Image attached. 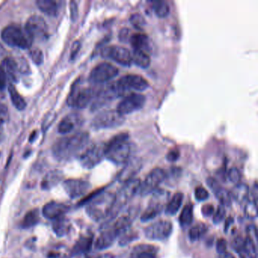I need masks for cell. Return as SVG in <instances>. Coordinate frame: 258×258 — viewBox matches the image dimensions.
Returning <instances> with one entry per match:
<instances>
[{"instance_id":"4","label":"cell","mask_w":258,"mask_h":258,"mask_svg":"<svg viewBox=\"0 0 258 258\" xmlns=\"http://www.w3.org/2000/svg\"><path fill=\"white\" fill-rule=\"evenodd\" d=\"M97 91L92 87H82L81 80H78L72 86V90L68 97V104L72 108H86L92 102Z\"/></svg>"},{"instance_id":"33","label":"cell","mask_w":258,"mask_h":258,"mask_svg":"<svg viewBox=\"0 0 258 258\" xmlns=\"http://www.w3.org/2000/svg\"><path fill=\"white\" fill-rule=\"evenodd\" d=\"M52 228H53L54 232L58 236H64L69 232L71 225L69 220L62 216L59 218L54 220Z\"/></svg>"},{"instance_id":"31","label":"cell","mask_w":258,"mask_h":258,"mask_svg":"<svg viewBox=\"0 0 258 258\" xmlns=\"http://www.w3.org/2000/svg\"><path fill=\"white\" fill-rule=\"evenodd\" d=\"M132 56V62L141 69H147L151 64L150 56L146 52L134 49Z\"/></svg>"},{"instance_id":"14","label":"cell","mask_w":258,"mask_h":258,"mask_svg":"<svg viewBox=\"0 0 258 258\" xmlns=\"http://www.w3.org/2000/svg\"><path fill=\"white\" fill-rule=\"evenodd\" d=\"M146 99L144 95L133 93L123 98L117 105L116 111L124 116L140 111L144 107Z\"/></svg>"},{"instance_id":"16","label":"cell","mask_w":258,"mask_h":258,"mask_svg":"<svg viewBox=\"0 0 258 258\" xmlns=\"http://www.w3.org/2000/svg\"><path fill=\"white\" fill-rule=\"evenodd\" d=\"M102 56L109 58L120 66L130 67L132 63V56L129 49L123 46H110L104 48L102 50Z\"/></svg>"},{"instance_id":"37","label":"cell","mask_w":258,"mask_h":258,"mask_svg":"<svg viewBox=\"0 0 258 258\" xmlns=\"http://www.w3.org/2000/svg\"><path fill=\"white\" fill-rule=\"evenodd\" d=\"M61 172L57 171V170L50 172L46 175V177L43 179V182H42V186L45 189H49V188H52L53 185H55V184L58 183L61 179Z\"/></svg>"},{"instance_id":"42","label":"cell","mask_w":258,"mask_h":258,"mask_svg":"<svg viewBox=\"0 0 258 258\" xmlns=\"http://www.w3.org/2000/svg\"><path fill=\"white\" fill-rule=\"evenodd\" d=\"M30 56H31V59L33 60L34 63L37 66H40L43 63V54L40 49H31L30 51Z\"/></svg>"},{"instance_id":"5","label":"cell","mask_w":258,"mask_h":258,"mask_svg":"<svg viewBox=\"0 0 258 258\" xmlns=\"http://www.w3.org/2000/svg\"><path fill=\"white\" fill-rule=\"evenodd\" d=\"M2 39L12 47L28 49L32 45L33 40L25 29L18 25H10L2 31Z\"/></svg>"},{"instance_id":"41","label":"cell","mask_w":258,"mask_h":258,"mask_svg":"<svg viewBox=\"0 0 258 258\" xmlns=\"http://www.w3.org/2000/svg\"><path fill=\"white\" fill-rule=\"evenodd\" d=\"M256 202L257 201L252 199L251 200L247 201V204L244 208V213L245 215L248 218L254 219L256 217Z\"/></svg>"},{"instance_id":"27","label":"cell","mask_w":258,"mask_h":258,"mask_svg":"<svg viewBox=\"0 0 258 258\" xmlns=\"http://www.w3.org/2000/svg\"><path fill=\"white\" fill-rule=\"evenodd\" d=\"M135 214L133 211H129L116 219L112 227L118 232L119 235L130 229L135 218Z\"/></svg>"},{"instance_id":"34","label":"cell","mask_w":258,"mask_h":258,"mask_svg":"<svg viewBox=\"0 0 258 258\" xmlns=\"http://www.w3.org/2000/svg\"><path fill=\"white\" fill-rule=\"evenodd\" d=\"M151 4L152 10L158 17L163 19L167 17L170 13V7L164 0H155L152 1Z\"/></svg>"},{"instance_id":"48","label":"cell","mask_w":258,"mask_h":258,"mask_svg":"<svg viewBox=\"0 0 258 258\" xmlns=\"http://www.w3.org/2000/svg\"><path fill=\"white\" fill-rule=\"evenodd\" d=\"M132 33L131 30L127 28H122L119 33L118 38L122 43H128L131 39Z\"/></svg>"},{"instance_id":"20","label":"cell","mask_w":258,"mask_h":258,"mask_svg":"<svg viewBox=\"0 0 258 258\" xmlns=\"http://www.w3.org/2000/svg\"><path fill=\"white\" fill-rule=\"evenodd\" d=\"M118 236V232L114 228L105 229L96 240L95 247L99 250H105L114 244Z\"/></svg>"},{"instance_id":"26","label":"cell","mask_w":258,"mask_h":258,"mask_svg":"<svg viewBox=\"0 0 258 258\" xmlns=\"http://www.w3.org/2000/svg\"><path fill=\"white\" fill-rule=\"evenodd\" d=\"M81 118L78 114H70L66 116L58 126V131L61 134H70L77 126L81 123Z\"/></svg>"},{"instance_id":"24","label":"cell","mask_w":258,"mask_h":258,"mask_svg":"<svg viewBox=\"0 0 258 258\" xmlns=\"http://www.w3.org/2000/svg\"><path fill=\"white\" fill-rule=\"evenodd\" d=\"M129 42L135 50L143 51L146 53L150 52V39L146 34H143V33L132 34Z\"/></svg>"},{"instance_id":"44","label":"cell","mask_w":258,"mask_h":258,"mask_svg":"<svg viewBox=\"0 0 258 258\" xmlns=\"http://www.w3.org/2000/svg\"><path fill=\"white\" fill-rule=\"evenodd\" d=\"M225 216H226V210H225L224 207L220 205L217 208L216 212L214 213V216H213V222L215 224H218L222 220L224 219Z\"/></svg>"},{"instance_id":"19","label":"cell","mask_w":258,"mask_h":258,"mask_svg":"<svg viewBox=\"0 0 258 258\" xmlns=\"http://www.w3.org/2000/svg\"><path fill=\"white\" fill-rule=\"evenodd\" d=\"M207 184H208L209 188L212 190L213 192L214 193L216 198L218 199L222 206H230L232 199L230 192L228 190L220 186L217 181L213 179V178H208V180H207Z\"/></svg>"},{"instance_id":"51","label":"cell","mask_w":258,"mask_h":258,"mask_svg":"<svg viewBox=\"0 0 258 258\" xmlns=\"http://www.w3.org/2000/svg\"><path fill=\"white\" fill-rule=\"evenodd\" d=\"M8 115V108H7V105L0 102V122L7 120Z\"/></svg>"},{"instance_id":"12","label":"cell","mask_w":258,"mask_h":258,"mask_svg":"<svg viewBox=\"0 0 258 258\" xmlns=\"http://www.w3.org/2000/svg\"><path fill=\"white\" fill-rule=\"evenodd\" d=\"M118 73V69L115 66L108 62H102L92 70L89 79L93 84H105L116 78Z\"/></svg>"},{"instance_id":"38","label":"cell","mask_w":258,"mask_h":258,"mask_svg":"<svg viewBox=\"0 0 258 258\" xmlns=\"http://www.w3.org/2000/svg\"><path fill=\"white\" fill-rule=\"evenodd\" d=\"M39 220H40V215H39L38 210H32L25 215L22 223V227L26 228V229L33 227L37 224Z\"/></svg>"},{"instance_id":"56","label":"cell","mask_w":258,"mask_h":258,"mask_svg":"<svg viewBox=\"0 0 258 258\" xmlns=\"http://www.w3.org/2000/svg\"><path fill=\"white\" fill-rule=\"evenodd\" d=\"M71 16H72V21H74V22L76 21V19H78V6H77L76 3L75 2L71 3Z\"/></svg>"},{"instance_id":"47","label":"cell","mask_w":258,"mask_h":258,"mask_svg":"<svg viewBox=\"0 0 258 258\" xmlns=\"http://www.w3.org/2000/svg\"><path fill=\"white\" fill-rule=\"evenodd\" d=\"M121 235L122 236L120 240V244L121 245H125V244H128V243L131 242V241H132L133 240L136 238V233L129 232V229L122 233Z\"/></svg>"},{"instance_id":"36","label":"cell","mask_w":258,"mask_h":258,"mask_svg":"<svg viewBox=\"0 0 258 258\" xmlns=\"http://www.w3.org/2000/svg\"><path fill=\"white\" fill-rule=\"evenodd\" d=\"M93 244V237H83L78 240L74 247V253H81L89 251Z\"/></svg>"},{"instance_id":"1","label":"cell","mask_w":258,"mask_h":258,"mask_svg":"<svg viewBox=\"0 0 258 258\" xmlns=\"http://www.w3.org/2000/svg\"><path fill=\"white\" fill-rule=\"evenodd\" d=\"M89 141L88 133H77L75 135L57 140L52 147V154L58 161H67L73 157H79L87 147Z\"/></svg>"},{"instance_id":"15","label":"cell","mask_w":258,"mask_h":258,"mask_svg":"<svg viewBox=\"0 0 258 258\" xmlns=\"http://www.w3.org/2000/svg\"><path fill=\"white\" fill-rule=\"evenodd\" d=\"M25 29L33 41L35 40H43L47 38V24L41 16L34 15L30 17Z\"/></svg>"},{"instance_id":"39","label":"cell","mask_w":258,"mask_h":258,"mask_svg":"<svg viewBox=\"0 0 258 258\" xmlns=\"http://www.w3.org/2000/svg\"><path fill=\"white\" fill-rule=\"evenodd\" d=\"M207 232V226L205 224H199L193 226L188 231V238L191 241H196Z\"/></svg>"},{"instance_id":"3","label":"cell","mask_w":258,"mask_h":258,"mask_svg":"<svg viewBox=\"0 0 258 258\" xmlns=\"http://www.w3.org/2000/svg\"><path fill=\"white\" fill-rule=\"evenodd\" d=\"M115 201V194L108 191L98 193L87 204L86 211L92 220L99 221L111 214Z\"/></svg>"},{"instance_id":"7","label":"cell","mask_w":258,"mask_h":258,"mask_svg":"<svg viewBox=\"0 0 258 258\" xmlns=\"http://www.w3.org/2000/svg\"><path fill=\"white\" fill-rule=\"evenodd\" d=\"M124 120V116L116 110H105L94 117L92 126L96 130L112 129L121 126Z\"/></svg>"},{"instance_id":"53","label":"cell","mask_w":258,"mask_h":258,"mask_svg":"<svg viewBox=\"0 0 258 258\" xmlns=\"http://www.w3.org/2000/svg\"><path fill=\"white\" fill-rule=\"evenodd\" d=\"M202 213L205 217L212 216L214 213V207L212 205H205L202 208Z\"/></svg>"},{"instance_id":"52","label":"cell","mask_w":258,"mask_h":258,"mask_svg":"<svg viewBox=\"0 0 258 258\" xmlns=\"http://www.w3.org/2000/svg\"><path fill=\"white\" fill-rule=\"evenodd\" d=\"M7 77L4 69L0 66V90H4L7 87Z\"/></svg>"},{"instance_id":"50","label":"cell","mask_w":258,"mask_h":258,"mask_svg":"<svg viewBox=\"0 0 258 258\" xmlns=\"http://www.w3.org/2000/svg\"><path fill=\"white\" fill-rule=\"evenodd\" d=\"M247 233H248L247 238H250L255 244H256V243H257V235H256V226H249V227L247 228Z\"/></svg>"},{"instance_id":"40","label":"cell","mask_w":258,"mask_h":258,"mask_svg":"<svg viewBox=\"0 0 258 258\" xmlns=\"http://www.w3.org/2000/svg\"><path fill=\"white\" fill-rule=\"evenodd\" d=\"M130 22L137 29L141 30L146 26V22L144 17L140 13H134L130 18Z\"/></svg>"},{"instance_id":"10","label":"cell","mask_w":258,"mask_h":258,"mask_svg":"<svg viewBox=\"0 0 258 258\" xmlns=\"http://www.w3.org/2000/svg\"><path fill=\"white\" fill-rule=\"evenodd\" d=\"M105 144L102 143H95L87 146L79 156L81 165L87 169L96 167L105 158Z\"/></svg>"},{"instance_id":"8","label":"cell","mask_w":258,"mask_h":258,"mask_svg":"<svg viewBox=\"0 0 258 258\" xmlns=\"http://www.w3.org/2000/svg\"><path fill=\"white\" fill-rule=\"evenodd\" d=\"M125 93L126 92L118 85L117 81L108 84L97 91L96 96L94 98V102L91 106L92 111H96L108 102L123 96Z\"/></svg>"},{"instance_id":"57","label":"cell","mask_w":258,"mask_h":258,"mask_svg":"<svg viewBox=\"0 0 258 258\" xmlns=\"http://www.w3.org/2000/svg\"><path fill=\"white\" fill-rule=\"evenodd\" d=\"M80 48H81V43H80L79 41L75 42V43H74L73 46H72V53H71L72 59L75 58L77 54L79 52Z\"/></svg>"},{"instance_id":"43","label":"cell","mask_w":258,"mask_h":258,"mask_svg":"<svg viewBox=\"0 0 258 258\" xmlns=\"http://www.w3.org/2000/svg\"><path fill=\"white\" fill-rule=\"evenodd\" d=\"M228 179L232 183L236 184L239 183L240 179H241V173L239 170L235 167H232L228 172Z\"/></svg>"},{"instance_id":"22","label":"cell","mask_w":258,"mask_h":258,"mask_svg":"<svg viewBox=\"0 0 258 258\" xmlns=\"http://www.w3.org/2000/svg\"><path fill=\"white\" fill-rule=\"evenodd\" d=\"M68 209L69 208L64 204L49 202L43 207V214L46 218L54 220L64 216Z\"/></svg>"},{"instance_id":"11","label":"cell","mask_w":258,"mask_h":258,"mask_svg":"<svg viewBox=\"0 0 258 258\" xmlns=\"http://www.w3.org/2000/svg\"><path fill=\"white\" fill-rule=\"evenodd\" d=\"M167 178V173L163 169L157 167L153 169L146 176L143 182H141L138 193L141 196H146L156 191L161 182Z\"/></svg>"},{"instance_id":"45","label":"cell","mask_w":258,"mask_h":258,"mask_svg":"<svg viewBox=\"0 0 258 258\" xmlns=\"http://www.w3.org/2000/svg\"><path fill=\"white\" fill-rule=\"evenodd\" d=\"M195 197L199 202H204L209 198V193L202 186L197 187L195 191Z\"/></svg>"},{"instance_id":"9","label":"cell","mask_w":258,"mask_h":258,"mask_svg":"<svg viewBox=\"0 0 258 258\" xmlns=\"http://www.w3.org/2000/svg\"><path fill=\"white\" fill-rule=\"evenodd\" d=\"M170 194L164 190L154 191L152 199L149 202V206L141 216L143 222H147L153 220L159 215L164 209V206L168 202Z\"/></svg>"},{"instance_id":"58","label":"cell","mask_w":258,"mask_h":258,"mask_svg":"<svg viewBox=\"0 0 258 258\" xmlns=\"http://www.w3.org/2000/svg\"><path fill=\"white\" fill-rule=\"evenodd\" d=\"M6 54H7V51H6L5 48L0 43V58L4 57Z\"/></svg>"},{"instance_id":"60","label":"cell","mask_w":258,"mask_h":258,"mask_svg":"<svg viewBox=\"0 0 258 258\" xmlns=\"http://www.w3.org/2000/svg\"><path fill=\"white\" fill-rule=\"evenodd\" d=\"M222 255H223L222 258H235L232 253H229V252H225V253H223Z\"/></svg>"},{"instance_id":"35","label":"cell","mask_w":258,"mask_h":258,"mask_svg":"<svg viewBox=\"0 0 258 258\" xmlns=\"http://www.w3.org/2000/svg\"><path fill=\"white\" fill-rule=\"evenodd\" d=\"M179 223L182 227H186L191 224L193 220V206L190 204L185 205L179 215Z\"/></svg>"},{"instance_id":"59","label":"cell","mask_w":258,"mask_h":258,"mask_svg":"<svg viewBox=\"0 0 258 258\" xmlns=\"http://www.w3.org/2000/svg\"><path fill=\"white\" fill-rule=\"evenodd\" d=\"M232 217H229V218L226 220V224H225V231L227 230V229H229V225L230 223H232Z\"/></svg>"},{"instance_id":"49","label":"cell","mask_w":258,"mask_h":258,"mask_svg":"<svg viewBox=\"0 0 258 258\" xmlns=\"http://www.w3.org/2000/svg\"><path fill=\"white\" fill-rule=\"evenodd\" d=\"M216 248H217V251L220 254H223L225 252H226L227 241H226L224 238H220V239L217 240Z\"/></svg>"},{"instance_id":"46","label":"cell","mask_w":258,"mask_h":258,"mask_svg":"<svg viewBox=\"0 0 258 258\" xmlns=\"http://www.w3.org/2000/svg\"><path fill=\"white\" fill-rule=\"evenodd\" d=\"M244 239L241 236L236 237L232 242V247L237 252H242L244 250Z\"/></svg>"},{"instance_id":"13","label":"cell","mask_w":258,"mask_h":258,"mask_svg":"<svg viewBox=\"0 0 258 258\" xmlns=\"http://www.w3.org/2000/svg\"><path fill=\"white\" fill-rule=\"evenodd\" d=\"M173 232V225L168 220H158L145 229L146 238L154 241H164L167 239Z\"/></svg>"},{"instance_id":"28","label":"cell","mask_w":258,"mask_h":258,"mask_svg":"<svg viewBox=\"0 0 258 258\" xmlns=\"http://www.w3.org/2000/svg\"><path fill=\"white\" fill-rule=\"evenodd\" d=\"M183 194L177 192L172 197L166 205L165 213L167 215H175L179 211L183 202Z\"/></svg>"},{"instance_id":"25","label":"cell","mask_w":258,"mask_h":258,"mask_svg":"<svg viewBox=\"0 0 258 258\" xmlns=\"http://www.w3.org/2000/svg\"><path fill=\"white\" fill-rule=\"evenodd\" d=\"M2 69H4L7 78H10L13 82H18L19 79V66H18L17 61L13 57H7L3 61Z\"/></svg>"},{"instance_id":"30","label":"cell","mask_w":258,"mask_h":258,"mask_svg":"<svg viewBox=\"0 0 258 258\" xmlns=\"http://www.w3.org/2000/svg\"><path fill=\"white\" fill-rule=\"evenodd\" d=\"M232 199L236 201L238 203L241 204L245 202L248 197L249 187L244 183H238L232 188L230 192Z\"/></svg>"},{"instance_id":"61","label":"cell","mask_w":258,"mask_h":258,"mask_svg":"<svg viewBox=\"0 0 258 258\" xmlns=\"http://www.w3.org/2000/svg\"><path fill=\"white\" fill-rule=\"evenodd\" d=\"M1 135H2V124H1V122H0V137H1Z\"/></svg>"},{"instance_id":"23","label":"cell","mask_w":258,"mask_h":258,"mask_svg":"<svg viewBox=\"0 0 258 258\" xmlns=\"http://www.w3.org/2000/svg\"><path fill=\"white\" fill-rule=\"evenodd\" d=\"M158 250L152 244H141L135 246L131 252V258H157Z\"/></svg>"},{"instance_id":"18","label":"cell","mask_w":258,"mask_h":258,"mask_svg":"<svg viewBox=\"0 0 258 258\" xmlns=\"http://www.w3.org/2000/svg\"><path fill=\"white\" fill-rule=\"evenodd\" d=\"M66 193L72 199L81 197L90 190V182L83 179H70L66 180L63 183Z\"/></svg>"},{"instance_id":"17","label":"cell","mask_w":258,"mask_h":258,"mask_svg":"<svg viewBox=\"0 0 258 258\" xmlns=\"http://www.w3.org/2000/svg\"><path fill=\"white\" fill-rule=\"evenodd\" d=\"M117 82L125 92L129 90L140 92L144 91L149 87L148 81L138 75H125L120 78Z\"/></svg>"},{"instance_id":"29","label":"cell","mask_w":258,"mask_h":258,"mask_svg":"<svg viewBox=\"0 0 258 258\" xmlns=\"http://www.w3.org/2000/svg\"><path fill=\"white\" fill-rule=\"evenodd\" d=\"M38 8L47 16L55 17L58 12V3L52 0H38L37 1Z\"/></svg>"},{"instance_id":"54","label":"cell","mask_w":258,"mask_h":258,"mask_svg":"<svg viewBox=\"0 0 258 258\" xmlns=\"http://www.w3.org/2000/svg\"><path fill=\"white\" fill-rule=\"evenodd\" d=\"M54 119H55V114H49V115L46 116L43 123V131H46L50 126Z\"/></svg>"},{"instance_id":"2","label":"cell","mask_w":258,"mask_h":258,"mask_svg":"<svg viewBox=\"0 0 258 258\" xmlns=\"http://www.w3.org/2000/svg\"><path fill=\"white\" fill-rule=\"evenodd\" d=\"M131 155V144L126 133L117 134L105 144V158L114 164H126Z\"/></svg>"},{"instance_id":"21","label":"cell","mask_w":258,"mask_h":258,"mask_svg":"<svg viewBox=\"0 0 258 258\" xmlns=\"http://www.w3.org/2000/svg\"><path fill=\"white\" fill-rule=\"evenodd\" d=\"M142 167V162L138 158L130 159L126 165L118 175V180L122 183L134 179V176L140 171Z\"/></svg>"},{"instance_id":"6","label":"cell","mask_w":258,"mask_h":258,"mask_svg":"<svg viewBox=\"0 0 258 258\" xmlns=\"http://www.w3.org/2000/svg\"><path fill=\"white\" fill-rule=\"evenodd\" d=\"M140 185H141V181L137 178H134L124 182L118 192L115 194L114 207L110 215H117L119 211L132 199L133 196L138 192Z\"/></svg>"},{"instance_id":"55","label":"cell","mask_w":258,"mask_h":258,"mask_svg":"<svg viewBox=\"0 0 258 258\" xmlns=\"http://www.w3.org/2000/svg\"><path fill=\"white\" fill-rule=\"evenodd\" d=\"M179 158V152L178 150L170 151L167 155V161H170V162H174V161H177Z\"/></svg>"},{"instance_id":"32","label":"cell","mask_w":258,"mask_h":258,"mask_svg":"<svg viewBox=\"0 0 258 258\" xmlns=\"http://www.w3.org/2000/svg\"><path fill=\"white\" fill-rule=\"evenodd\" d=\"M8 90L12 102H13L14 106L19 111H22V110L25 109L26 108V102H25L23 97L19 94L16 87L13 84H10L9 85Z\"/></svg>"}]
</instances>
